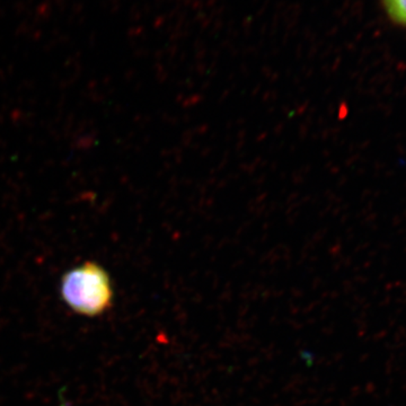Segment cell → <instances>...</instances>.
<instances>
[{"label":"cell","mask_w":406,"mask_h":406,"mask_svg":"<svg viewBox=\"0 0 406 406\" xmlns=\"http://www.w3.org/2000/svg\"><path fill=\"white\" fill-rule=\"evenodd\" d=\"M383 5L393 22L406 26V0H383Z\"/></svg>","instance_id":"7a4b0ae2"},{"label":"cell","mask_w":406,"mask_h":406,"mask_svg":"<svg viewBox=\"0 0 406 406\" xmlns=\"http://www.w3.org/2000/svg\"><path fill=\"white\" fill-rule=\"evenodd\" d=\"M60 295L68 307L87 317L104 314L113 304V287L108 271L87 261L64 274Z\"/></svg>","instance_id":"6da1fadb"}]
</instances>
